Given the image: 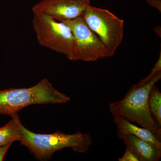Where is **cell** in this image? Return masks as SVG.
<instances>
[{
  "label": "cell",
  "instance_id": "cell-13",
  "mask_svg": "<svg viewBox=\"0 0 161 161\" xmlns=\"http://www.w3.org/2000/svg\"><path fill=\"white\" fill-rule=\"evenodd\" d=\"M118 160L119 161H140L138 158L127 147L124 155L122 157L119 158Z\"/></svg>",
  "mask_w": 161,
  "mask_h": 161
},
{
  "label": "cell",
  "instance_id": "cell-11",
  "mask_svg": "<svg viewBox=\"0 0 161 161\" xmlns=\"http://www.w3.org/2000/svg\"><path fill=\"white\" fill-rule=\"evenodd\" d=\"M149 104L153 116L161 127V93L156 85L149 93Z\"/></svg>",
  "mask_w": 161,
  "mask_h": 161
},
{
  "label": "cell",
  "instance_id": "cell-10",
  "mask_svg": "<svg viewBox=\"0 0 161 161\" xmlns=\"http://www.w3.org/2000/svg\"><path fill=\"white\" fill-rule=\"evenodd\" d=\"M23 124L19 116L16 114L8 123L0 127V147L22 139Z\"/></svg>",
  "mask_w": 161,
  "mask_h": 161
},
{
  "label": "cell",
  "instance_id": "cell-16",
  "mask_svg": "<svg viewBox=\"0 0 161 161\" xmlns=\"http://www.w3.org/2000/svg\"><path fill=\"white\" fill-rule=\"evenodd\" d=\"M154 32H155V33L157 34L158 35V36H159L160 37H161V26H158L157 27H156L155 28H154Z\"/></svg>",
  "mask_w": 161,
  "mask_h": 161
},
{
  "label": "cell",
  "instance_id": "cell-15",
  "mask_svg": "<svg viewBox=\"0 0 161 161\" xmlns=\"http://www.w3.org/2000/svg\"><path fill=\"white\" fill-rule=\"evenodd\" d=\"M12 144V143L0 147V161L3 160L6 152L9 150V147L11 146Z\"/></svg>",
  "mask_w": 161,
  "mask_h": 161
},
{
  "label": "cell",
  "instance_id": "cell-14",
  "mask_svg": "<svg viewBox=\"0 0 161 161\" xmlns=\"http://www.w3.org/2000/svg\"><path fill=\"white\" fill-rule=\"evenodd\" d=\"M148 5L161 12V0H146Z\"/></svg>",
  "mask_w": 161,
  "mask_h": 161
},
{
  "label": "cell",
  "instance_id": "cell-9",
  "mask_svg": "<svg viewBox=\"0 0 161 161\" xmlns=\"http://www.w3.org/2000/svg\"><path fill=\"white\" fill-rule=\"evenodd\" d=\"M113 116L117 129V135L120 139L121 140L124 136L130 134L161 148V141L149 130L137 126L123 117Z\"/></svg>",
  "mask_w": 161,
  "mask_h": 161
},
{
  "label": "cell",
  "instance_id": "cell-3",
  "mask_svg": "<svg viewBox=\"0 0 161 161\" xmlns=\"http://www.w3.org/2000/svg\"><path fill=\"white\" fill-rule=\"evenodd\" d=\"M70 98L55 89L47 78L34 86L0 90V115L14 117L25 107L33 104H64Z\"/></svg>",
  "mask_w": 161,
  "mask_h": 161
},
{
  "label": "cell",
  "instance_id": "cell-5",
  "mask_svg": "<svg viewBox=\"0 0 161 161\" xmlns=\"http://www.w3.org/2000/svg\"><path fill=\"white\" fill-rule=\"evenodd\" d=\"M87 25L97 35L112 56L120 45L124 21L107 9L90 5L82 16Z\"/></svg>",
  "mask_w": 161,
  "mask_h": 161
},
{
  "label": "cell",
  "instance_id": "cell-6",
  "mask_svg": "<svg viewBox=\"0 0 161 161\" xmlns=\"http://www.w3.org/2000/svg\"><path fill=\"white\" fill-rule=\"evenodd\" d=\"M58 20L66 24L74 35L77 45L76 61L93 62L112 57L98 36L87 25L82 16L73 19Z\"/></svg>",
  "mask_w": 161,
  "mask_h": 161
},
{
  "label": "cell",
  "instance_id": "cell-12",
  "mask_svg": "<svg viewBox=\"0 0 161 161\" xmlns=\"http://www.w3.org/2000/svg\"><path fill=\"white\" fill-rule=\"evenodd\" d=\"M161 72V53H160V56L158 60L157 61L155 65L153 68L152 71L150 72V75H148L146 78H144L142 80H141L138 83L136 84L138 85H142L148 82L157 74Z\"/></svg>",
  "mask_w": 161,
  "mask_h": 161
},
{
  "label": "cell",
  "instance_id": "cell-1",
  "mask_svg": "<svg viewBox=\"0 0 161 161\" xmlns=\"http://www.w3.org/2000/svg\"><path fill=\"white\" fill-rule=\"evenodd\" d=\"M161 78V72L142 85L131 87L122 99L109 104L113 116L123 117L149 130L161 141V127L153 118L149 108V96L153 86Z\"/></svg>",
  "mask_w": 161,
  "mask_h": 161
},
{
  "label": "cell",
  "instance_id": "cell-7",
  "mask_svg": "<svg viewBox=\"0 0 161 161\" xmlns=\"http://www.w3.org/2000/svg\"><path fill=\"white\" fill-rule=\"evenodd\" d=\"M90 5V0H41L32 10L56 19L71 20L81 16Z\"/></svg>",
  "mask_w": 161,
  "mask_h": 161
},
{
  "label": "cell",
  "instance_id": "cell-4",
  "mask_svg": "<svg viewBox=\"0 0 161 161\" xmlns=\"http://www.w3.org/2000/svg\"><path fill=\"white\" fill-rule=\"evenodd\" d=\"M33 14L32 23L39 44L76 61L77 45L69 27L63 22L41 14Z\"/></svg>",
  "mask_w": 161,
  "mask_h": 161
},
{
  "label": "cell",
  "instance_id": "cell-8",
  "mask_svg": "<svg viewBox=\"0 0 161 161\" xmlns=\"http://www.w3.org/2000/svg\"><path fill=\"white\" fill-rule=\"evenodd\" d=\"M121 140L140 161H158L160 159L161 148L130 134L124 136Z\"/></svg>",
  "mask_w": 161,
  "mask_h": 161
},
{
  "label": "cell",
  "instance_id": "cell-2",
  "mask_svg": "<svg viewBox=\"0 0 161 161\" xmlns=\"http://www.w3.org/2000/svg\"><path fill=\"white\" fill-rule=\"evenodd\" d=\"M22 139L20 142L40 161H47L57 151L70 148L79 153H86L92 144L91 133L78 131L69 134L59 131L50 134L36 133L22 126Z\"/></svg>",
  "mask_w": 161,
  "mask_h": 161
}]
</instances>
